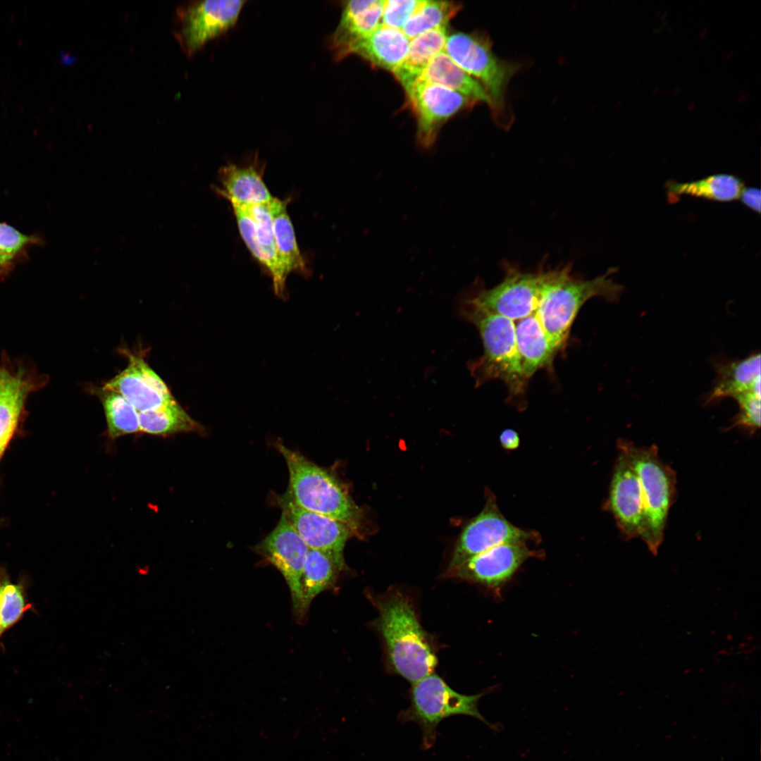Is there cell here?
<instances>
[{
	"instance_id": "11",
	"label": "cell",
	"mask_w": 761,
	"mask_h": 761,
	"mask_svg": "<svg viewBox=\"0 0 761 761\" xmlns=\"http://www.w3.org/2000/svg\"><path fill=\"white\" fill-rule=\"evenodd\" d=\"M309 549L283 512L272 531L254 547V551L284 577L290 589L294 614L299 620L304 617L301 581Z\"/></svg>"
},
{
	"instance_id": "9",
	"label": "cell",
	"mask_w": 761,
	"mask_h": 761,
	"mask_svg": "<svg viewBox=\"0 0 761 761\" xmlns=\"http://www.w3.org/2000/svg\"><path fill=\"white\" fill-rule=\"evenodd\" d=\"M536 533L521 529L502 515L495 497L489 492L482 511L464 528L448 567L452 574L463 564L484 551L503 543H526Z\"/></svg>"
},
{
	"instance_id": "21",
	"label": "cell",
	"mask_w": 761,
	"mask_h": 761,
	"mask_svg": "<svg viewBox=\"0 0 761 761\" xmlns=\"http://www.w3.org/2000/svg\"><path fill=\"white\" fill-rule=\"evenodd\" d=\"M515 330L522 369L529 380L537 371L551 367L562 347L548 336L536 313L517 321Z\"/></svg>"
},
{
	"instance_id": "30",
	"label": "cell",
	"mask_w": 761,
	"mask_h": 761,
	"mask_svg": "<svg viewBox=\"0 0 761 761\" xmlns=\"http://www.w3.org/2000/svg\"><path fill=\"white\" fill-rule=\"evenodd\" d=\"M89 390L101 403L109 439L140 433L138 412L122 395L104 386L89 387Z\"/></svg>"
},
{
	"instance_id": "32",
	"label": "cell",
	"mask_w": 761,
	"mask_h": 761,
	"mask_svg": "<svg viewBox=\"0 0 761 761\" xmlns=\"http://www.w3.org/2000/svg\"><path fill=\"white\" fill-rule=\"evenodd\" d=\"M26 597L24 580L13 583L6 569L0 567V620L4 632L18 622L32 607Z\"/></svg>"
},
{
	"instance_id": "33",
	"label": "cell",
	"mask_w": 761,
	"mask_h": 761,
	"mask_svg": "<svg viewBox=\"0 0 761 761\" xmlns=\"http://www.w3.org/2000/svg\"><path fill=\"white\" fill-rule=\"evenodd\" d=\"M760 396L749 392L741 394L734 399L738 404V412L734 418L730 428H743L750 434L760 427Z\"/></svg>"
},
{
	"instance_id": "36",
	"label": "cell",
	"mask_w": 761,
	"mask_h": 761,
	"mask_svg": "<svg viewBox=\"0 0 761 761\" xmlns=\"http://www.w3.org/2000/svg\"><path fill=\"white\" fill-rule=\"evenodd\" d=\"M760 190L758 187L746 186L743 187L738 197L743 204L757 214L760 212Z\"/></svg>"
},
{
	"instance_id": "35",
	"label": "cell",
	"mask_w": 761,
	"mask_h": 761,
	"mask_svg": "<svg viewBox=\"0 0 761 761\" xmlns=\"http://www.w3.org/2000/svg\"><path fill=\"white\" fill-rule=\"evenodd\" d=\"M39 239L28 236L6 223H0V253L12 259L30 244L38 242Z\"/></svg>"
},
{
	"instance_id": "26",
	"label": "cell",
	"mask_w": 761,
	"mask_h": 761,
	"mask_svg": "<svg viewBox=\"0 0 761 761\" xmlns=\"http://www.w3.org/2000/svg\"><path fill=\"white\" fill-rule=\"evenodd\" d=\"M345 562L323 552L309 549L301 581L302 612L306 614L312 600L334 586Z\"/></svg>"
},
{
	"instance_id": "19",
	"label": "cell",
	"mask_w": 761,
	"mask_h": 761,
	"mask_svg": "<svg viewBox=\"0 0 761 761\" xmlns=\"http://www.w3.org/2000/svg\"><path fill=\"white\" fill-rule=\"evenodd\" d=\"M264 168L250 164L229 163L219 170L221 187L217 192L230 204L243 206L267 204L273 199L263 179Z\"/></svg>"
},
{
	"instance_id": "31",
	"label": "cell",
	"mask_w": 761,
	"mask_h": 761,
	"mask_svg": "<svg viewBox=\"0 0 761 761\" xmlns=\"http://www.w3.org/2000/svg\"><path fill=\"white\" fill-rule=\"evenodd\" d=\"M461 8L462 6L455 2L423 0L402 30L410 40L427 31L446 27Z\"/></svg>"
},
{
	"instance_id": "18",
	"label": "cell",
	"mask_w": 761,
	"mask_h": 761,
	"mask_svg": "<svg viewBox=\"0 0 761 761\" xmlns=\"http://www.w3.org/2000/svg\"><path fill=\"white\" fill-rule=\"evenodd\" d=\"M44 383V378L23 367L6 365L0 392V458L17 429L28 395Z\"/></svg>"
},
{
	"instance_id": "13",
	"label": "cell",
	"mask_w": 761,
	"mask_h": 761,
	"mask_svg": "<svg viewBox=\"0 0 761 761\" xmlns=\"http://www.w3.org/2000/svg\"><path fill=\"white\" fill-rule=\"evenodd\" d=\"M245 3V0L192 2L181 16L182 24L178 35L185 51L192 54L206 42L233 27Z\"/></svg>"
},
{
	"instance_id": "29",
	"label": "cell",
	"mask_w": 761,
	"mask_h": 761,
	"mask_svg": "<svg viewBox=\"0 0 761 761\" xmlns=\"http://www.w3.org/2000/svg\"><path fill=\"white\" fill-rule=\"evenodd\" d=\"M255 224L258 246L262 256V267L272 280L275 294L287 298L286 280L283 278L278 260L273 222L268 203L248 206Z\"/></svg>"
},
{
	"instance_id": "6",
	"label": "cell",
	"mask_w": 761,
	"mask_h": 761,
	"mask_svg": "<svg viewBox=\"0 0 761 761\" xmlns=\"http://www.w3.org/2000/svg\"><path fill=\"white\" fill-rule=\"evenodd\" d=\"M504 278L492 288L477 278L458 296V299L507 317L514 321L535 313L552 276L553 268L541 264L527 271L509 261L502 264Z\"/></svg>"
},
{
	"instance_id": "3",
	"label": "cell",
	"mask_w": 761,
	"mask_h": 761,
	"mask_svg": "<svg viewBox=\"0 0 761 761\" xmlns=\"http://www.w3.org/2000/svg\"><path fill=\"white\" fill-rule=\"evenodd\" d=\"M616 270L610 268L602 275L585 279L572 273L571 263L554 268L535 313L546 333L560 347L565 345L576 316L588 300L601 297L616 302L619 299L624 287L612 276Z\"/></svg>"
},
{
	"instance_id": "37",
	"label": "cell",
	"mask_w": 761,
	"mask_h": 761,
	"mask_svg": "<svg viewBox=\"0 0 761 761\" xmlns=\"http://www.w3.org/2000/svg\"><path fill=\"white\" fill-rule=\"evenodd\" d=\"M501 445L506 450H514L519 445L518 433L511 428L504 430L499 438Z\"/></svg>"
},
{
	"instance_id": "17",
	"label": "cell",
	"mask_w": 761,
	"mask_h": 761,
	"mask_svg": "<svg viewBox=\"0 0 761 761\" xmlns=\"http://www.w3.org/2000/svg\"><path fill=\"white\" fill-rule=\"evenodd\" d=\"M383 1H348L342 6L338 25L328 39L335 61L351 54L354 47L380 25Z\"/></svg>"
},
{
	"instance_id": "20",
	"label": "cell",
	"mask_w": 761,
	"mask_h": 761,
	"mask_svg": "<svg viewBox=\"0 0 761 761\" xmlns=\"http://www.w3.org/2000/svg\"><path fill=\"white\" fill-rule=\"evenodd\" d=\"M716 379L708 402L736 397L749 392L761 395L760 354L739 360L716 361Z\"/></svg>"
},
{
	"instance_id": "15",
	"label": "cell",
	"mask_w": 761,
	"mask_h": 761,
	"mask_svg": "<svg viewBox=\"0 0 761 761\" xmlns=\"http://www.w3.org/2000/svg\"><path fill=\"white\" fill-rule=\"evenodd\" d=\"M282 512L309 549L345 562L343 552L352 529L347 524L296 505L285 493L276 496Z\"/></svg>"
},
{
	"instance_id": "5",
	"label": "cell",
	"mask_w": 761,
	"mask_h": 761,
	"mask_svg": "<svg viewBox=\"0 0 761 761\" xmlns=\"http://www.w3.org/2000/svg\"><path fill=\"white\" fill-rule=\"evenodd\" d=\"M617 447L638 475L643 498L644 526L641 539L656 556L664 540L669 509L676 493V474L659 457L655 445L636 446L620 439Z\"/></svg>"
},
{
	"instance_id": "34",
	"label": "cell",
	"mask_w": 761,
	"mask_h": 761,
	"mask_svg": "<svg viewBox=\"0 0 761 761\" xmlns=\"http://www.w3.org/2000/svg\"><path fill=\"white\" fill-rule=\"evenodd\" d=\"M421 0L383 1V25L402 30L422 4Z\"/></svg>"
},
{
	"instance_id": "24",
	"label": "cell",
	"mask_w": 761,
	"mask_h": 761,
	"mask_svg": "<svg viewBox=\"0 0 761 761\" xmlns=\"http://www.w3.org/2000/svg\"><path fill=\"white\" fill-rule=\"evenodd\" d=\"M419 78L458 92L475 103L481 101L490 105L489 97L482 85L457 66L445 52L436 55L424 68Z\"/></svg>"
},
{
	"instance_id": "4",
	"label": "cell",
	"mask_w": 761,
	"mask_h": 761,
	"mask_svg": "<svg viewBox=\"0 0 761 761\" xmlns=\"http://www.w3.org/2000/svg\"><path fill=\"white\" fill-rule=\"evenodd\" d=\"M274 445L287 466L289 486L286 493L290 500L302 509L340 521L352 531L357 528L359 509L339 481L280 440L276 441Z\"/></svg>"
},
{
	"instance_id": "39",
	"label": "cell",
	"mask_w": 761,
	"mask_h": 761,
	"mask_svg": "<svg viewBox=\"0 0 761 761\" xmlns=\"http://www.w3.org/2000/svg\"><path fill=\"white\" fill-rule=\"evenodd\" d=\"M3 633H4V631H3L1 620H0V638H1V636H2Z\"/></svg>"
},
{
	"instance_id": "16",
	"label": "cell",
	"mask_w": 761,
	"mask_h": 761,
	"mask_svg": "<svg viewBox=\"0 0 761 761\" xmlns=\"http://www.w3.org/2000/svg\"><path fill=\"white\" fill-rule=\"evenodd\" d=\"M535 552L526 543L500 544L470 559L452 575L496 588L509 580Z\"/></svg>"
},
{
	"instance_id": "28",
	"label": "cell",
	"mask_w": 761,
	"mask_h": 761,
	"mask_svg": "<svg viewBox=\"0 0 761 761\" xmlns=\"http://www.w3.org/2000/svg\"><path fill=\"white\" fill-rule=\"evenodd\" d=\"M446 27H438L409 40L407 54L392 73L402 86L419 78L428 63L445 49Z\"/></svg>"
},
{
	"instance_id": "1",
	"label": "cell",
	"mask_w": 761,
	"mask_h": 761,
	"mask_svg": "<svg viewBox=\"0 0 761 761\" xmlns=\"http://www.w3.org/2000/svg\"><path fill=\"white\" fill-rule=\"evenodd\" d=\"M457 304L458 315L477 328L483 345V354L468 364L476 385L500 379L512 399L522 397L528 380L517 348L515 322L464 301L457 299Z\"/></svg>"
},
{
	"instance_id": "23",
	"label": "cell",
	"mask_w": 761,
	"mask_h": 761,
	"mask_svg": "<svg viewBox=\"0 0 761 761\" xmlns=\"http://www.w3.org/2000/svg\"><path fill=\"white\" fill-rule=\"evenodd\" d=\"M288 199L273 197L268 202L280 273L286 280L291 272L307 274L308 270L299 249L287 206Z\"/></svg>"
},
{
	"instance_id": "22",
	"label": "cell",
	"mask_w": 761,
	"mask_h": 761,
	"mask_svg": "<svg viewBox=\"0 0 761 761\" xmlns=\"http://www.w3.org/2000/svg\"><path fill=\"white\" fill-rule=\"evenodd\" d=\"M409 39L402 30L381 24L352 49L355 54L373 66L392 73L404 61Z\"/></svg>"
},
{
	"instance_id": "12",
	"label": "cell",
	"mask_w": 761,
	"mask_h": 761,
	"mask_svg": "<svg viewBox=\"0 0 761 761\" xmlns=\"http://www.w3.org/2000/svg\"><path fill=\"white\" fill-rule=\"evenodd\" d=\"M146 349L118 352L127 359V367L104 384V387L122 395L138 412H144L173 401L169 388L145 360Z\"/></svg>"
},
{
	"instance_id": "25",
	"label": "cell",
	"mask_w": 761,
	"mask_h": 761,
	"mask_svg": "<svg viewBox=\"0 0 761 761\" xmlns=\"http://www.w3.org/2000/svg\"><path fill=\"white\" fill-rule=\"evenodd\" d=\"M745 187L739 177L728 173H717L688 182L669 180L666 192L671 201L681 195H689L719 202L738 199Z\"/></svg>"
},
{
	"instance_id": "27",
	"label": "cell",
	"mask_w": 761,
	"mask_h": 761,
	"mask_svg": "<svg viewBox=\"0 0 761 761\" xmlns=\"http://www.w3.org/2000/svg\"><path fill=\"white\" fill-rule=\"evenodd\" d=\"M140 432L157 436L181 433L204 434V426L192 419L174 400L161 406L138 412Z\"/></svg>"
},
{
	"instance_id": "38",
	"label": "cell",
	"mask_w": 761,
	"mask_h": 761,
	"mask_svg": "<svg viewBox=\"0 0 761 761\" xmlns=\"http://www.w3.org/2000/svg\"><path fill=\"white\" fill-rule=\"evenodd\" d=\"M6 365L5 364V365H3V366H1L0 367V392H1V389H2L3 383H4V377H5V374H6Z\"/></svg>"
},
{
	"instance_id": "14",
	"label": "cell",
	"mask_w": 761,
	"mask_h": 761,
	"mask_svg": "<svg viewBox=\"0 0 761 761\" xmlns=\"http://www.w3.org/2000/svg\"><path fill=\"white\" fill-rule=\"evenodd\" d=\"M606 507L613 515L626 540L641 538L644 526L642 489L637 474L625 454L619 450Z\"/></svg>"
},
{
	"instance_id": "8",
	"label": "cell",
	"mask_w": 761,
	"mask_h": 761,
	"mask_svg": "<svg viewBox=\"0 0 761 761\" xmlns=\"http://www.w3.org/2000/svg\"><path fill=\"white\" fill-rule=\"evenodd\" d=\"M491 47L483 35L456 32L447 37L444 49L457 66L482 85L495 117H498L505 108L507 85L519 66L497 58Z\"/></svg>"
},
{
	"instance_id": "10",
	"label": "cell",
	"mask_w": 761,
	"mask_h": 761,
	"mask_svg": "<svg viewBox=\"0 0 761 761\" xmlns=\"http://www.w3.org/2000/svg\"><path fill=\"white\" fill-rule=\"evenodd\" d=\"M417 123V142L423 149L435 142L441 126L452 116L476 103L442 85L417 78L402 86Z\"/></svg>"
},
{
	"instance_id": "7",
	"label": "cell",
	"mask_w": 761,
	"mask_h": 761,
	"mask_svg": "<svg viewBox=\"0 0 761 761\" xmlns=\"http://www.w3.org/2000/svg\"><path fill=\"white\" fill-rule=\"evenodd\" d=\"M412 685L411 704L400 714V719L402 722H415L420 726L423 749L433 745L438 725L451 716H471L497 730V726L488 722L479 712L478 702L485 693H459L434 673Z\"/></svg>"
},
{
	"instance_id": "2",
	"label": "cell",
	"mask_w": 761,
	"mask_h": 761,
	"mask_svg": "<svg viewBox=\"0 0 761 761\" xmlns=\"http://www.w3.org/2000/svg\"><path fill=\"white\" fill-rule=\"evenodd\" d=\"M376 604V626L395 672L412 684L433 673L437 658L409 599L393 592Z\"/></svg>"
}]
</instances>
